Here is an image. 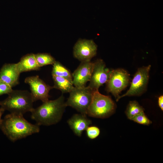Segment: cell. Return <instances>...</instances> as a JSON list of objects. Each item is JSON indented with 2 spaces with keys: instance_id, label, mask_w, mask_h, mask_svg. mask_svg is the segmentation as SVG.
Here are the masks:
<instances>
[{
  "instance_id": "obj_1",
  "label": "cell",
  "mask_w": 163,
  "mask_h": 163,
  "mask_svg": "<svg viewBox=\"0 0 163 163\" xmlns=\"http://www.w3.org/2000/svg\"><path fill=\"white\" fill-rule=\"evenodd\" d=\"M0 129L4 135L13 142L38 133L40 131L39 125L29 122L23 116L11 113L7 114L2 119Z\"/></svg>"
},
{
  "instance_id": "obj_2",
  "label": "cell",
  "mask_w": 163,
  "mask_h": 163,
  "mask_svg": "<svg viewBox=\"0 0 163 163\" xmlns=\"http://www.w3.org/2000/svg\"><path fill=\"white\" fill-rule=\"evenodd\" d=\"M66 107L63 95L53 100L43 102L31 112V119L39 126H50L58 123L61 119Z\"/></svg>"
},
{
  "instance_id": "obj_3",
  "label": "cell",
  "mask_w": 163,
  "mask_h": 163,
  "mask_svg": "<svg viewBox=\"0 0 163 163\" xmlns=\"http://www.w3.org/2000/svg\"><path fill=\"white\" fill-rule=\"evenodd\" d=\"M8 97L0 101L1 107L10 113L23 116L33 110L34 102L31 93L27 90H13Z\"/></svg>"
},
{
  "instance_id": "obj_4",
  "label": "cell",
  "mask_w": 163,
  "mask_h": 163,
  "mask_svg": "<svg viewBox=\"0 0 163 163\" xmlns=\"http://www.w3.org/2000/svg\"><path fill=\"white\" fill-rule=\"evenodd\" d=\"M115 107V104L110 96L101 94L98 90H94L87 115L95 118H106L113 113Z\"/></svg>"
},
{
  "instance_id": "obj_5",
  "label": "cell",
  "mask_w": 163,
  "mask_h": 163,
  "mask_svg": "<svg viewBox=\"0 0 163 163\" xmlns=\"http://www.w3.org/2000/svg\"><path fill=\"white\" fill-rule=\"evenodd\" d=\"M94 91L88 86L74 87L69 92V97L66 102V107H71L81 114L87 116Z\"/></svg>"
},
{
  "instance_id": "obj_6",
  "label": "cell",
  "mask_w": 163,
  "mask_h": 163,
  "mask_svg": "<svg viewBox=\"0 0 163 163\" xmlns=\"http://www.w3.org/2000/svg\"><path fill=\"white\" fill-rule=\"evenodd\" d=\"M151 67L149 65L138 69L134 76L129 89L125 94L119 97L116 99L117 101L124 97L140 95L145 91L148 82Z\"/></svg>"
},
{
  "instance_id": "obj_7",
  "label": "cell",
  "mask_w": 163,
  "mask_h": 163,
  "mask_svg": "<svg viewBox=\"0 0 163 163\" xmlns=\"http://www.w3.org/2000/svg\"><path fill=\"white\" fill-rule=\"evenodd\" d=\"M129 80V74L125 70L122 69L112 70L106 83L107 91L117 99L121 92L127 86Z\"/></svg>"
},
{
  "instance_id": "obj_8",
  "label": "cell",
  "mask_w": 163,
  "mask_h": 163,
  "mask_svg": "<svg viewBox=\"0 0 163 163\" xmlns=\"http://www.w3.org/2000/svg\"><path fill=\"white\" fill-rule=\"evenodd\" d=\"M24 82L29 85L34 102L40 100L43 102L49 100V92L53 86L46 84L38 75L27 77Z\"/></svg>"
},
{
  "instance_id": "obj_9",
  "label": "cell",
  "mask_w": 163,
  "mask_h": 163,
  "mask_svg": "<svg viewBox=\"0 0 163 163\" xmlns=\"http://www.w3.org/2000/svg\"><path fill=\"white\" fill-rule=\"evenodd\" d=\"M112 70L106 67L105 64L102 59H97L94 62L88 86L94 90H98L100 87L107 83Z\"/></svg>"
},
{
  "instance_id": "obj_10",
  "label": "cell",
  "mask_w": 163,
  "mask_h": 163,
  "mask_svg": "<svg viewBox=\"0 0 163 163\" xmlns=\"http://www.w3.org/2000/svg\"><path fill=\"white\" fill-rule=\"evenodd\" d=\"M97 50V46L92 40L79 39L74 46L73 55L81 62L91 61Z\"/></svg>"
},
{
  "instance_id": "obj_11",
  "label": "cell",
  "mask_w": 163,
  "mask_h": 163,
  "mask_svg": "<svg viewBox=\"0 0 163 163\" xmlns=\"http://www.w3.org/2000/svg\"><path fill=\"white\" fill-rule=\"evenodd\" d=\"M94 62L91 61L81 62L77 69L72 74V82L74 87L85 86L89 81L93 68Z\"/></svg>"
},
{
  "instance_id": "obj_12",
  "label": "cell",
  "mask_w": 163,
  "mask_h": 163,
  "mask_svg": "<svg viewBox=\"0 0 163 163\" xmlns=\"http://www.w3.org/2000/svg\"><path fill=\"white\" fill-rule=\"evenodd\" d=\"M20 74L16 63H6L0 70V81L12 88L19 84Z\"/></svg>"
},
{
  "instance_id": "obj_13",
  "label": "cell",
  "mask_w": 163,
  "mask_h": 163,
  "mask_svg": "<svg viewBox=\"0 0 163 163\" xmlns=\"http://www.w3.org/2000/svg\"><path fill=\"white\" fill-rule=\"evenodd\" d=\"M67 123L74 133L80 137L92 122L86 115L81 113L74 114L67 121Z\"/></svg>"
},
{
  "instance_id": "obj_14",
  "label": "cell",
  "mask_w": 163,
  "mask_h": 163,
  "mask_svg": "<svg viewBox=\"0 0 163 163\" xmlns=\"http://www.w3.org/2000/svg\"><path fill=\"white\" fill-rule=\"evenodd\" d=\"M16 64L20 73L31 71H38L40 68L37 62L34 54L33 53L24 56Z\"/></svg>"
},
{
  "instance_id": "obj_15",
  "label": "cell",
  "mask_w": 163,
  "mask_h": 163,
  "mask_svg": "<svg viewBox=\"0 0 163 163\" xmlns=\"http://www.w3.org/2000/svg\"><path fill=\"white\" fill-rule=\"evenodd\" d=\"M52 76L54 82L53 88L59 90L62 93H69L74 88L72 81L62 77Z\"/></svg>"
},
{
  "instance_id": "obj_16",
  "label": "cell",
  "mask_w": 163,
  "mask_h": 163,
  "mask_svg": "<svg viewBox=\"0 0 163 163\" xmlns=\"http://www.w3.org/2000/svg\"><path fill=\"white\" fill-rule=\"evenodd\" d=\"M52 75L64 77L72 81V74L60 62L56 61L53 65Z\"/></svg>"
},
{
  "instance_id": "obj_17",
  "label": "cell",
  "mask_w": 163,
  "mask_h": 163,
  "mask_svg": "<svg viewBox=\"0 0 163 163\" xmlns=\"http://www.w3.org/2000/svg\"><path fill=\"white\" fill-rule=\"evenodd\" d=\"M144 110V108L135 101H130L127 107L126 114L128 118H132Z\"/></svg>"
},
{
  "instance_id": "obj_18",
  "label": "cell",
  "mask_w": 163,
  "mask_h": 163,
  "mask_svg": "<svg viewBox=\"0 0 163 163\" xmlns=\"http://www.w3.org/2000/svg\"><path fill=\"white\" fill-rule=\"evenodd\" d=\"M34 55L37 62L40 67L53 65L56 61L53 57L48 53H38Z\"/></svg>"
},
{
  "instance_id": "obj_19",
  "label": "cell",
  "mask_w": 163,
  "mask_h": 163,
  "mask_svg": "<svg viewBox=\"0 0 163 163\" xmlns=\"http://www.w3.org/2000/svg\"><path fill=\"white\" fill-rule=\"evenodd\" d=\"M138 123L148 125L151 123V121L146 116L144 111L135 116L130 120Z\"/></svg>"
},
{
  "instance_id": "obj_20",
  "label": "cell",
  "mask_w": 163,
  "mask_h": 163,
  "mask_svg": "<svg viewBox=\"0 0 163 163\" xmlns=\"http://www.w3.org/2000/svg\"><path fill=\"white\" fill-rule=\"evenodd\" d=\"M86 134L88 138L93 139L97 138L100 135V129L95 126H89L86 129Z\"/></svg>"
},
{
  "instance_id": "obj_21",
  "label": "cell",
  "mask_w": 163,
  "mask_h": 163,
  "mask_svg": "<svg viewBox=\"0 0 163 163\" xmlns=\"http://www.w3.org/2000/svg\"><path fill=\"white\" fill-rule=\"evenodd\" d=\"M12 90L11 86L0 81V96L4 94H8Z\"/></svg>"
},
{
  "instance_id": "obj_22",
  "label": "cell",
  "mask_w": 163,
  "mask_h": 163,
  "mask_svg": "<svg viewBox=\"0 0 163 163\" xmlns=\"http://www.w3.org/2000/svg\"><path fill=\"white\" fill-rule=\"evenodd\" d=\"M158 104L161 109L163 110V96L161 95L158 98Z\"/></svg>"
},
{
  "instance_id": "obj_23",
  "label": "cell",
  "mask_w": 163,
  "mask_h": 163,
  "mask_svg": "<svg viewBox=\"0 0 163 163\" xmlns=\"http://www.w3.org/2000/svg\"><path fill=\"white\" fill-rule=\"evenodd\" d=\"M5 110L2 108H0V123L2 120V114L4 113Z\"/></svg>"
},
{
  "instance_id": "obj_24",
  "label": "cell",
  "mask_w": 163,
  "mask_h": 163,
  "mask_svg": "<svg viewBox=\"0 0 163 163\" xmlns=\"http://www.w3.org/2000/svg\"></svg>"
}]
</instances>
